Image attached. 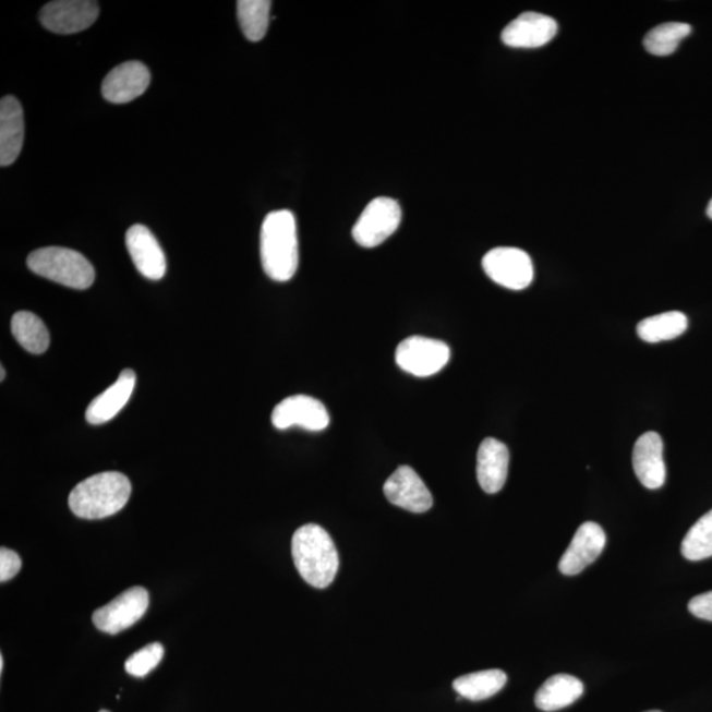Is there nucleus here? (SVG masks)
Segmentation results:
<instances>
[{
  "instance_id": "6e6552de",
  "label": "nucleus",
  "mask_w": 712,
  "mask_h": 712,
  "mask_svg": "<svg viewBox=\"0 0 712 712\" xmlns=\"http://www.w3.org/2000/svg\"><path fill=\"white\" fill-rule=\"evenodd\" d=\"M148 606V591L143 588H131L106 606L98 608L93 615V623L99 631L117 635L141 620Z\"/></svg>"
},
{
  "instance_id": "5701e85b",
  "label": "nucleus",
  "mask_w": 712,
  "mask_h": 712,
  "mask_svg": "<svg viewBox=\"0 0 712 712\" xmlns=\"http://www.w3.org/2000/svg\"><path fill=\"white\" fill-rule=\"evenodd\" d=\"M688 326V317L683 312H666L642 319L638 325V334L647 343H659L683 336Z\"/></svg>"
},
{
  "instance_id": "f8f14e48",
  "label": "nucleus",
  "mask_w": 712,
  "mask_h": 712,
  "mask_svg": "<svg viewBox=\"0 0 712 712\" xmlns=\"http://www.w3.org/2000/svg\"><path fill=\"white\" fill-rule=\"evenodd\" d=\"M606 533L596 522H584L578 528L571 544L559 560L564 576H577L601 556L606 546Z\"/></svg>"
},
{
  "instance_id": "423d86ee",
  "label": "nucleus",
  "mask_w": 712,
  "mask_h": 712,
  "mask_svg": "<svg viewBox=\"0 0 712 712\" xmlns=\"http://www.w3.org/2000/svg\"><path fill=\"white\" fill-rule=\"evenodd\" d=\"M450 355V348L443 340L409 337L397 346L396 363L408 374L427 377L438 374Z\"/></svg>"
},
{
  "instance_id": "20e7f679",
  "label": "nucleus",
  "mask_w": 712,
  "mask_h": 712,
  "mask_svg": "<svg viewBox=\"0 0 712 712\" xmlns=\"http://www.w3.org/2000/svg\"><path fill=\"white\" fill-rule=\"evenodd\" d=\"M27 266L34 274L68 288H90L96 280L92 263L80 252L64 248H44L28 256Z\"/></svg>"
},
{
  "instance_id": "c756f323",
  "label": "nucleus",
  "mask_w": 712,
  "mask_h": 712,
  "mask_svg": "<svg viewBox=\"0 0 712 712\" xmlns=\"http://www.w3.org/2000/svg\"><path fill=\"white\" fill-rule=\"evenodd\" d=\"M708 216L712 219V200L710 201V204L708 206Z\"/></svg>"
},
{
  "instance_id": "1a4fd4ad",
  "label": "nucleus",
  "mask_w": 712,
  "mask_h": 712,
  "mask_svg": "<svg viewBox=\"0 0 712 712\" xmlns=\"http://www.w3.org/2000/svg\"><path fill=\"white\" fill-rule=\"evenodd\" d=\"M99 4L93 0H56L40 11L44 28L59 35L82 33L97 21Z\"/></svg>"
},
{
  "instance_id": "7c9ffc66",
  "label": "nucleus",
  "mask_w": 712,
  "mask_h": 712,
  "mask_svg": "<svg viewBox=\"0 0 712 712\" xmlns=\"http://www.w3.org/2000/svg\"><path fill=\"white\" fill-rule=\"evenodd\" d=\"M4 669V660L3 656H0V672H3Z\"/></svg>"
},
{
  "instance_id": "f03ea898",
  "label": "nucleus",
  "mask_w": 712,
  "mask_h": 712,
  "mask_svg": "<svg viewBox=\"0 0 712 712\" xmlns=\"http://www.w3.org/2000/svg\"><path fill=\"white\" fill-rule=\"evenodd\" d=\"M131 491L130 479L121 472H100L73 488L69 495V507L81 519L109 518L128 504Z\"/></svg>"
},
{
  "instance_id": "412c9836",
  "label": "nucleus",
  "mask_w": 712,
  "mask_h": 712,
  "mask_svg": "<svg viewBox=\"0 0 712 712\" xmlns=\"http://www.w3.org/2000/svg\"><path fill=\"white\" fill-rule=\"evenodd\" d=\"M507 684V674L499 669H491L466 674L454 680L452 688L461 698L470 701H484L494 697Z\"/></svg>"
},
{
  "instance_id": "aec40b11",
  "label": "nucleus",
  "mask_w": 712,
  "mask_h": 712,
  "mask_svg": "<svg viewBox=\"0 0 712 712\" xmlns=\"http://www.w3.org/2000/svg\"><path fill=\"white\" fill-rule=\"evenodd\" d=\"M584 691L582 680L570 674H556L541 686L534 703L546 712L558 711L578 701Z\"/></svg>"
},
{
  "instance_id": "a878e982",
  "label": "nucleus",
  "mask_w": 712,
  "mask_h": 712,
  "mask_svg": "<svg viewBox=\"0 0 712 712\" xmlns=\"http://www.w3.org/2000/svg\"><path fill=\"white\" fill-rule=\"evenodd\" d=\"M684 557L702 560L712 557V509L691 527L683 541Z\"/></svg>"
},
{
  "instance_id": "2f4dec72",
  "label": "nucleus",
  "mask_w": 712,
  "mask_h": 712,
  "mask_svg": "<svg viewBox=\"0 0 712 712\" xmlns=\"http://www.w3.org/2000/svg\"><path fill=\"white\" fill-rule=\"evenodd\" d=\"M0 371H2V377H0V379H2V382H3V381H4V377H5V376H4V375H5V373H4V367L0 369Z\"/></svg>"
},
{
  "instance_id": "0eeeda50",
  "label": "nucleus",
  "mask_w": 712,
  "mask_h": 712,
  "mask_svg": "<svg viewBox=\"0 0 712 712\" xmlns=\"http://www.w3.org/2000/svg\"><path fill=\"white\" fill-rule=\"evenodd\" d=\"M482 266L491 280L512 291H522L533 281L534 268L531 256L520 249L491 250L484 255Z\"/></svg>"
},
{
  "instance_id": "4be33fe9",
  "label": "nucleus",
  "mask_w": 712,
  "mask_h": 712,
  "mask_svg": "<svg viewBox=\"0 0 712 712\" xmlns=\"http://www.w3.org/2000/svg\"><path fill=\"white\" fill-rule=\"evenodd\" d=\"M11 330L22 348L31 354H44L49 348L50 338L47 326L34 313H15L11 321Z\"/></svg>"
},
{
  "instance_id": "f257e3e1",
  "label": "nucleus",
  "mask_w": 712,
  "mask_h": 712,
  "mask_svg": "<svg viewBox=\"0 0 712 712\" xmlns=\"http://www.w3.org/2000/svg\"><path fill=\"white\" fill-rule=\"evenodd\" d=\"M264 273L275 281L291 280L299 268L298 225L292 212L276 210L264 219L261 234Z\"/></svg>"
},
{
  "instance_id": "cd10ccee",
  "label": "nucleus",
  "mask_w": 712,
  "mask_h": 712,
  "mask_svg": "<svg viewBox=\"0 0 712 712\" xmlns=\"http://www.w3.org/2000/svg\"><path fill=\"white\" fill-rule=\"evenodd\" d=\"M22 569V559L14 551L0 550V582H8Z\"/></svg>"
},
{
  "instance_id": "4468645a",
  "label": "nucleus",
  "mask_w": 712,
  "mask_h": 712,
  "mask_svg": "<svg viewBox=\"0 0 712 712\" xmlns=\"http://www.w3.org/2000/svg\"><path fill=\"white\" fill-rule=\"evenodd\" d=\"M557 33L558 24L553 17L524 12L504 28L502 40L512 48H540L552 41Z\"/></svg>"
},
{
  "instance_id": "9d476101",
  "label": "nucleus",
  "mask_w": 712,
  "mask_h": 712,
  "mask_svg": "<svg viewBox=\"0 0 712 712\" xmlns=\"http://www.w3.org/2000/svg\"><path fill=\"white\" fill-rule=\"evenodd\" d=\"M276 430L301 426L306 431H325L330 424V414L326 407L314 397L305 395L289 396L277 405L273 413Z\"/></svg>"
},
{
  "instance_id": "72a5a7b5",
  "label": "nucleus",
  "mask_w": 712,
  "mask_h": 712,
  "mask_svg": "<svg viewBox=\"0 0 712 712\" xmlns=\"http://www.w3.org/2000/svg\"><path fill=\"white\" fill-rule=\"evenodd\" d=\"M99 712H110V711L102 710V711H99Z\"/></svg>"
},
{
  "instance_id": "bb28decb",
  "label": "nucleus",
  "mask_w": 712,
  "mask_h": 712,
  "mask_svg": "<svg viewBox=\"0 0 712 712\" xmlns=\"http://www.w3.org/2000/svg\"><path fill=\"white\" fill-rule=\"evenodd\" d=\"M162 657L164 647L160 642H153V644L144 647L125 661V672L137 678L146 677L160 664Z\"/></svg>"
},
{
  "instance_id": "ddd939ff",
  "label": "nucleus",
  "mask_w": 712,
  "mask_h": 712,
  "mask_svg": "<svg viewBox=\"0 0 712 712\" xmlns=\"http://www.w3.org/2000/svg\"><path fill=\"white\" fill-rule=\"evenodd\" d=\"M125 245H128L132 262L144 277L156 281L166 276V254L148 227L131 226L125 234Z\"/></svg>"
},
{
  "instance_id": "a211bd4d",
  "label": "nucleus",
  "mask_w": 712,
  "mask_h": 712,
  "mask_svg": "<svg viewBox=\"0 0 712 712\" xmlns=\"http://www.w3.org/2000/svg\"><path fill=\"white\" fill-rule=\"evenodd\" d=\"M24 143L23 107L15 97L0 100V166L14 164Z\"/></svg>"
},
{
  "instance_id": "c85d7f7f",
  "label": "nucleus",
  "mask_w": 712,
  "mask_h": 712,
  "mask_svg": "<svg viewBox=\"0 0 712 712\" xmlns=\"http://www.w3.org/2000/svg\"><path fill=\"white\" fill-rule=\"evenodd\" d=\"M689 611L699 619L712 622V591L692 598L689 603Z\"/></svg>"
},
{
  "instance_id": "7ed1b4c3",
  "label": "nucleus",
  "mask_w": 712,
  "mask_h": 712,
  "mask_svg": "<svg viewBox=\"0 0 712 712\" xmlns=\"http://www.w3.org/2000/svg\"><path fill=\"white\" fill-rule=\"evenodd\" d=\"M292 556L300 576L313 588H329L337 576L338 552L323 527L306 524L299 528L292 539Z\"/></svg>"
},
{
  "instance_id": "473e14b6",
  "label": "nucleus",
  "mask_w": 712,
  "mask_h": 712,
  "mask_svg": "<svg viewBox=\"0 0 712 712\" xmlns=\"http://www.w3.org/2000/svg\"><path fill=\"white\" fill-rule=\"evenodd\" d=\"M647 712H661V711L654 710V711H647Z\"/></svg>"
},
{
  "instance_id": "9b49d317",
  "label": "nucleus",
  "mask_w": 712,
  "mask_h": 712,
  "mask_svg": "<svg viewBox=\"0 0 712 712\" xmlns=\"http://www.w3.org/2000/svg\"><path fill=\"white\" fill-rule=\"evenodd\" d=\"M384 495L394 506L413 514H424L433 507L431 491L409 466H401L388 478L384 484Z\"/></svg>"
},
{
  "instance_id": "f3484780",
  "label": "nucleus",
  "mask_w": 712,
  "mask_h": 712,
  "mask_svg": "<svg viewBox=\"0 0 712 712\" xmlns=\"http://www.w3.org/2000/svg\"><path fill=\"white\" fill-rule=\"evenodd\" d=\"M509 450L496 438H486L478 450L476 476L484 493L497 494L506 484Z\"/></svg>"
},
{
  "instance_id": "6ab92c4d",
  "label": "nucleus",
  "mask_w": 712,
  "mask_h": 712,
  "mask_svg": "<svg viewBox=\"0 0 712 712\" xmlns=\"http://www.w3.org/2000/svg\"><path fill=\"white\" fill-rule=\"evenodd\" d=\"M136 375L132 370L122 371L118 381L100 394L87 407L86 420L92 425H102L109 422L128 405L134 393Z\"/></svg>"
},
{
  "instance_id": "b1692460",
  "label": "nucleus",
  "mask_w": 712,
  "mask_h": 712,
  "mask_svg": "<svg viewBox=\"0 0 712 712\" xmlns=\"http://www.w3.org/2000/svg\"><path fill=\"white\" fill-rule=\"evenodd\" d=\"M270 5L268 0H239L238 21L245 36L252 43L263 40L269 25Z\"/></svg>"
},
{
  "instance_id": "39448f33",
  "label": "nucleus",
  "mask_w": 712,
  "mask_h": 712,
  "mask_svg": "<svg viewBox=\"0 0 712 712\" xmlns=\"http://www.w3.org/2000/svg\"><path fill=\"white\" fill-rule=\"evenodd\" d=\"M401 207L397 201L377 197L365 206L352 227V238L364 249H374L386 242L399 229Z\"/></svg>"
},
{
  "instance_id": "dca6fc26",
  "label": "nucleus",
  "mask_w": 712,
  "mask_h": 712,
  "mask_svg": "<svg viewBox=\"0 0 712 712\" xmlns=\"http://www.w3.org/2000/svg\"><path fill=\"white\" fill-rule=\"evenodd\" d=\"M633 469L642 486L657 490L664 486L666 468L664 443L656 432H648L636 441L633 447Z\"/></svg>"
},
{
  "instance_id": "393cba45",
  "label": "nucleus",
  "mask_w": 712,
  "mask_h": 712,
  "mask_svg": "<svg viewBox=\"0 0 712 712\" xmlns=\"http://www.w3.org/2000/svg\"><path fill=\"white\" fill-rule=\"evenodd\" d=\"M691 34V25L686 23H665L649 31L644 47L654 56H669L676 52L679 43Z\"/></svg>"
},
{
  "instance_id": "2eb2a0df",
  "label": "nucleus",
  "mask_w": 712,
  "mask_h": 712,
  "mask_svg": "<svg viewBox=\"0 0 712 712\" xmlns=\"http://www.w3.org/2000/svg\"><path fill=\"white\" fill-rule=\"evenodd\" d=\"M150 84L148 68L138 61H129L113 68L106 75L102 94L111 104H129L146 93Z\"/></svg>"
}]
</instances>
